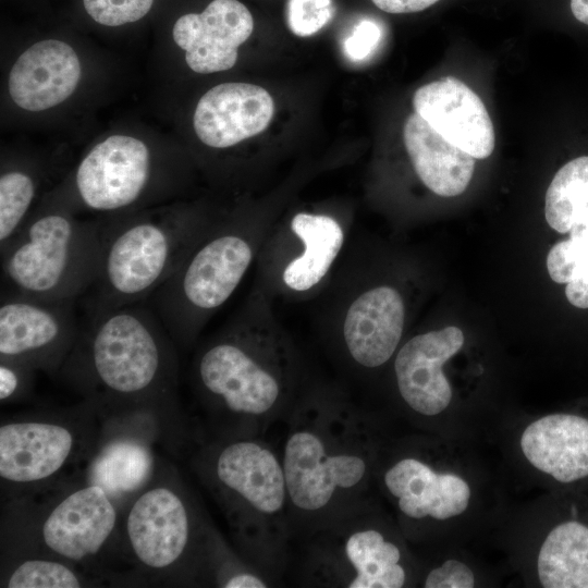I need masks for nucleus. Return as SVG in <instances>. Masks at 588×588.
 <instances>
[{
	"instance_id": "f257e3e1",
	"label": "nucleus",
	"mask_w": 588,
	"mask_h": 588,
	"mask_svg": "<svg viewBox=\"0 0 588 588\" xmlns=\"http://www.w3.org/2000/svg\"><path fill=\"white\" fill-rule=\"evenodd\" d=\"M87 315L58 375L103 419L145 415L162 441L182 449L191 432L179 399L177 345L159 317L137 304Z\"/></svg>"
},
{
	"instance_id": "f03ea898",
	"label": "nucleus",
	"mask_w": 588,
	"mask_h": 588,
	"mask_svg": "<svg viewBox=\"0 0 588 588\" xmlns=\"http://www.w3.org/2000/svg\"><path fill=\"white\" fill-rule=\"evenodd\" d=\"M302 356L253 287L236 315L195 352L191 384L212 436H264L307 384Z\"/></svg>"
},
{
	"instance_id": "7ed1b4c3",
	"label": "nucleus",
	"mask_w": 588,
	"mask_h": 588,
	"mask_svg": "<svg viewBox=\"0 0 588 588\" xmlns=\"http://www.w3.org/2000/svg\"><path fill=\"white\" fill-rule=\"evenodd\" d=\"M280 452L295 536L359 505L375 467L367 415L341 388L307 382L285 417Z\"/></svg>"
},
{
	"instance_id": "20e7f679",
	"label": "nucleus",
	"mask_w": 588,
	"mask_h": 588,
	"mask_svg": "<svg viewBox=\"0 0 588 588\" xmlns=\"http://www.w3.org/2000/svg\"><path fill=\"white\" fill-rule=\"evenodd\" d=\"M191 464L223 512L236 552L275 584L295 537L280 452L264 436H212Z\"/></svg>"
},
{
	"instance_id": "39448f33",
	"label": "nucleus",
	"mask_w": 588,
	"mask_h": 588,
	"mask_svg": "<svg viewBox=\"0 0 588 588\" xmlns=\"http://www.w3.org/2000/svg\"><path fill=\"white\" fill-rule=\"evenodd\" d=\"M126 561L150 583L209 584L222 537L172 466L158 461L151 480L124 507Z\"/></svg>"
},
{
	"instance_id": "423d86ee",
	"label": "nucleus",
	"mask_w": 588,
	"mask_h": 588,
	"mask_svg": "<svg viewBox=\"0 0 588 588\" xmlns=\"http://www.w3.org/2000/svg\"><path fill=\"white\" fill-rule=\"evenodd\" d=\"M210 219L192 210L118 215L99 221L86 311L138 304L172 275Z\"/></svg>"
},
{
	"instance_id": "0eeeda50",
	"label": "nucleus",
	"mask_w": 588,
	"mask_h": 588,
	"mask_svg": "<svg viewBox=\"0 0 588 588\" xmlns=\"http://www.w3.org/2000/svg\"><path fill=\"white\" fill-rule=\"evenodd\" d=\"M271 230L256 219L210 220L172 275L151 295L177 346L189 347L256 264Z\"/></svg>"
},
{
	"instance_id": "6e6552de",
	"label": "nucleus",
	"mask_w": 588,
	"mask_h": 588,
	"mask_svg": "<svg viewBox=\"0 0 588 588\" xmlns=\"http://www.w3.org/2000/svg\"><path fill=\"white\" fill-rule=\"evenodd\" d=\"M119 516L109 494L84 480L10 499L17 548L52 554L89 576L105 577L106 556L123 554Z\"/></svg>"
},
{
	"instance_id": "1a4fd4ad",
	"label": "nucleus",
	"mask_w": 588,
	"mask_h": 588,
	"mask_svg": "<svg viewBox=\"0 0 588 588\" xmlns=\"http://www.w3.org/2000/svg\"><path fill=\"white\" fill-rule=\"evenodd\" d=\"M99 221L47 209L33 215L2 249V292L47 301L77 299L96 273Z\"/></svg>"
},
{
	"instance_id": "9d476101",
	"label": "nucleus",
	"mask_w": 588,
	"mask_h": 588,
	"mask_svg": "<svg viewBox=\"0 0 588 588\" xmlns=\"http://www.w3.org/2000/svg\"><path fill=\"white\" fill-rule=\"evenodd\" d=\"M103 418L83 400L61 409L14 415L0 424V478L11 498L61 483L85 469L94 455ZM68 481V480H65Z\"/></svg>"
},
{
	"instance_id": "9b49d317",
	"label": "nucleus",
	"mask_w": 588,
	"mask_h": 588,
	"mask_svg": "<svg viewBox=\"0 0 588 588\" xmlns=\"http://www.w3.org/2000/svg\"><path fill=\"white\" fill-rule=\"evenodd\" d=\"M368 500L303 538L297 580L307 587L401 588L407 581L400 546L371 516Z\"/></svg>"
},
{
	"instance_id": "f8f14e48",
	"label": "nucleus",
	"mask_w": 588,
	"mask_h": 588,
	"mask_svg": "<svg viewBox=\"0 0 588 588\" xmlns=\"http://www.w3.org/2000/svg\"><path fill=\"white\" fill-rule=\"evenodd\" d=\"M347 231L328 213L298 211L284 231H271L256 261L254 287L273 295L302 297L328 279L343 252Z\"/></svg>"
},
{
	"instance_id": "ddd939ff",
	"label": "nucleus",
	"mask_w": 588,
	"mask_h": 588,
	"mask_svg": "<svg viewBox=\"0 0 588 588\" xmlns=\"http://www.w3.org/2000/svg\"><path fill=\"white\" fill-rule=\"evenodd\" d=\"M75 302L1 292L0 359L58 375L81 331Z\"/></svg>"
},
{
	"instance_id": "4468645a",
	"label": "nucleus",
	"mask_w": 588,
	"mask_h": 588,
	"mask_svg": "<svg viewBox=\"0 0 588 588\" xmlns=\"http://www.w3.org/2000/svg\"><path fill=\"white\" fill-rule=\"evenodd\" d=\"M402 294L391 285H373L346 297L332 331V348L350 370H372L397 352L405 326Z\"/></svg>"
},
{
	"instance_id": "2eb2a0df",
	"label": "nucleus",
	"mask_w": 588,
	"mask_h": 588,
	"mask_svg": "<svg viewBox=\"0 0 588 588\" xmlns=\"http://www.w3.org/2000/svg\"><path fill=\"white\" fill-rule=\"evenodd\" d=\"M152 179V160L146 144L132 136L113 135L83 158L73 177V188L82 207L119 215L145 197Z\"/></svg>"
},
{
	"instance_id": "dca6fc26",
	"label": "nucleus",
	"mask_w": 588,
	"mask_h": 588,
	"mask_svg": "<svg viewBox=\"0 0 588 588\" xmlns=\"http://www.w3.org/2000/svg\"><path fill=\"white\" fill-rule=\"evenodd\" d=\"M161 440L157 422L144 415L105 418L97 449L83 480L100 486L119 511L151 480L158 460L152 450Z\"/></svg>"
},
{
	"instance_id": "f3484780",
	"label": "nucleus",
	"mask_w": 588,
	"mask_h": 588,
	"mask_svg": "<svg viewBox=\"0 0 588 588\" xmlns=\"http://www.w3.org/2000/svg\"><path fill=\"white\" fill-rule=\"evenodd\" d=\"M464 344L457 327L417 334L395 353L393 367L397 392L409 409L434 417L450 405L452 390L442 367Z\"/></svg>"
},
{
	"instance_id": "a211bd4d",
	"label": "nucleus",
	"mask_w": 588,
	"mask_h": 588,
	"mask_svg": "<svg viewBox=\"0 0 588 588\" xmlns=\"http://www.w3.org/2000/svg\"><path fill=\"white\" fill-rule=\"evenodd\" d=\"M254 29L249 10L237 0H213L201 13H187L175 22V44L185 51L191 70L209 74L231 69L238 47Z\"/></svg>"
},
{
	"instance_id": "6ab92c4d",
	"label": "nucleus",
	"mask_w": 588,
	"mask_h": 588,
	"mask_svg": "<svg viewBox=\"0 0 588 588\" xmlns=\"http://www.w3.org/2000/svg\"><path fill=\"white\" fill-rule=\"evenodd\" d=\"M413 106L438 133L475 159L493 152L495 135L490 115L478 95L458 78L445 76L419 87Z\"/></svg>"
},
{
	"instance_id": "aec40b11",
	"label": "nucleus",
	"mask_w": 588,
	"mask_h": 588,
	"mask_svg": "<svg viewBox=\"0 0 588 588\" xmlns=\"http://www.w3.org/2000/svg\"><path fill=\"white\" fill-rule=\"evenodd\" d=\"M273 112V99L265 88L249 83H223L199 99L193 124L203 144L228 148L261 133Z\"/></svg>"
},
{
	"instance_id": "412c9836",
	"label": "nucleus",
	"mask_w": 588,
	"mask_h": 588,
	"mask_svg": "<svg viewBox=\"0 0 588 588\" xmlns=\"http://www.w3.org/2000/svg\"><path fill=\"white\" fill-rule=\"evenodd\" d=\"M382 483L400 513L409 520H445L468 506L470 489L457 475L437 473L416 456L392 462L382 474Z\"/></svg>"
},
{
	"instance_id": "4be33fe9",
	"label": "nucleus",
	"mask_w": 588,
	"mask_h": 588,
	"mask_svg": "<svg viewBox=\"0 0 588 588\" xmlns=\"http://www.w3.org/2000/svg\"><path fill=\"white\" fill-rule=\"evenodd\" d=\"M81 78V63L64 41L46 39L25 50L9 75V93L22 109L42 111L68 99Z\"/></svg>"
},
{
	"instance_id": "5701e85b",
	"label": "nucleus",
	"mask_w": 588,
	"mask_h": 588,
	"mask_svg": "<svg viewBox=\"0 0 588 588\" xmlns=\"http://www.w3.org/2000/svg\"><path fill=\"white\" fill-rule=\"evenodd\" d=\"M522 451L538 470L560 482L588 476V419L553 414L531 422L520 438Z\"/></svg>"
},
{
	"instance_id": "b1692460",
	"label": "nucleus",
	"mask_w": 588,
	"mask_h": 588,
	"mask_svg": "<svg viewBox=\"0 0 588 588\" xmlns=\"http://www.w3.org/2000/svg\"><path fill=\"white\" fill-rule=\"evenodd\" d=\"M403 139L417 176L431 192L453 197L467 188L475 158L444 138L418 113L406 119Z\"/></svg>"
},
{
	"instance_id": "393cba45",
	"label": "nucleus",
	"mask_w": 588,
	"mask_h": 588,
	"mask_svg": "<svg viewBox=\"0 0 588 588\" xmlns=\"http://www.w3.org/2000/svg\"><path fill=\"white\" fill-rule=\"evenodd\" d=\"M537 568L546 588H588V527L566 522L553 528L540 548Z\"/></svg>"
},
{
	"instance_id": "a878e982",
	"label": "nucleus",
	"mask_w": 588,
	"mask_h": 588,
	"mask_svg": "<svg viewBox=\"0 0 588 588\" xmlns=\"http://www.w3.org/2000/svg\"><path fill=\"white\" fill-rule=\"evenodd\" d=\"M544 215L559 233L588 225V156L568 161L555 173L546 193Z\"/></svg>"
},
{
	"instance_id": "bb28decb",
	"label": "nucleus",
	"mask_w": 588,
	"mask_h": 588,
	"mask_svg": "<svg viewBox=\"0 0 588 588\" xmlns=\"http://www.w3.org/2000/svg\"><path fill=\"white\" fill-rule=\"evenodd\" d=\"M17 559L1 576L5 588H79L90 586L86 573L46 552L17 551Z\"/></svg>"
},
{
	"instance_id": "cd10ccee",
	"label": "nucleus",
	"mask_w": 588,
	"mask_h": 588,
	"mask_svg": "<svg viewBox=\"0 0 588 588\" xmlns=\"http://www.w3.org/2000/svg\"><path fill=\"white\" fill-rule=\"evenodd\" d=\"M568 238L556 243L547 257L550 278L566 284L568 302L588 308V226H574Z\"/></svg>"
},
{
	"instance_id": "c85d7f7f",
	"label": "nucleus",
	"mask_w": 588,
	"mask_h": 588,
	"mask_svg": "<svg viewBox=\"0 0 588 588\" xmlns=\"http://www.w3.org/2000/svg\"><path fill=\"white\" fill-rule=\"evenodd\" d=\"M36 196L34 177L19 169L0 177V249L4 248L32 218Z\"/></svg>"
},
{
	"instance_id": "c756f323",
	"label": "nucleus",
	"mask_w": 588,
	"mask_h": 588,
	"mask_svg": "<svg viewBox=\"0 0 588 588\" xmlns=\"http://www.w3.org/2000/svg\"><path fill=\"white\" fill-rule=\"evenodd\" d=\"M333 11L332 0H289L287 26L296 36L308 37L331 20Z\"/></svg>"
},
{
	"instance_id": "7c9ffc66",
	"label": "nucleus",
	"mask_w": 588,
	"mask_h": 588,
	"mask_svg": "<svg viewBox=\"0 0 588 588\" xmlns=\"http://www.w3.org/2000/svg\"><path fill=\"white\" fill-rule=\"evenodd\" d=\"M154 0H83L88 15L105 26H120L144 17Z\"/></svg>"
},
{
	"instance_id": "2f4dec72",
	"label": "nucleus",
	"mask_w": 588,
	"mask_h": 588,
	"mask_svg": "<svg viewBox=\"0 0 588 588\" xmlns=\"http://www.w3.org/2000/svg\"><path fill=\"white\" fill-rule=\"evenodd\" d=\"M36 370L10 359H0V401L13 402L26 395Z\"/></svg>"
},
{
	"instance_id": "473e14b6",
	"label": "nucleus",
	"mask_w": 588,
	"mask_h": 588,
	"mask_svg": "<svg viewBox=\"0 0 588 588\" xmlns=\"http://www.w3.org/2000/svg\"><path fill=\"white\" fill-rule=\"evenodd\" d=\"M381 28L372 20H362L355 25L343 44V50L351 61H362L368 58L378 46Z\"/></svg>"
},
{
	"instance_id": "72a5a7b5",
	"label": "nucleus",
	"mask_w": 588,
	"mask_h": 588,
	"mask_svg": "<svg viewBox=\"0 0 588 588\" xmlns=\"http://www.w3.org/2000/svg\"><path fill=\"white\" fill-rule=\"evenodd\" d=\"M474 585L475 576L471 569L456 560H446L432 568L424 581L426 588H471Z\"/></svg>"
},
{
	"instance_id": "f704fd0d",
	"label": "nucleus",
	"mask_w": 588,
	"mask_h": 588,
	"mask_svg": "<svg viewBox=\"0 0 588 588\" xmlns=\"http://www.w3.org/2000/svg\"><path fill=\"white\" fill-rule=\"evenodd\" d=\"M380 10L388 13H413L422 11L439 0H371Z\"/></svg>"
},
{
	"instance_id": "c9c22d12",
	"label": "nucleus",
	"mask_w": 588,
	"mask_h": 588,
	"mask_svg": "<svg viewBox=\"0 0 588 588\" xmlns=\"http://www.w3.org/2000/svg\"><path fill=\"white\" fill-rule=\"evenodd\" d=\"M571 10L577 21L588 25V0H571Z\"/></svg>"
}]
</instances>
